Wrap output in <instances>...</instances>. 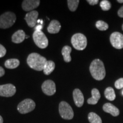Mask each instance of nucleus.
<instances>
[{"mask_svg":"<svg viewBox=\"0 0 123 123\" xmlns=\"http://www.w3.org/2000/svg\"><path fill=\"white\" fill-rule=\"evenodd\" d=\"M4 122V120H3V118L2 117V116L0 115V123H3Z\"/></svg>","mask_w":123,"mask_h":123,"instance_id":"nucleus-32","label":"nucleus"},{"mask_svg":"<svg viewBox=\"0 0 123 123\" xmlns=\"http://www.w3.org/2000/svg\"><path fill=\"white\" fill-rule=\"evenodd\" d=\"M39 4V0H24L22 4V7L25 11L31 12L38 7Z\"/></svg>","mask_w":123,"mask_h":123,"instance_id":"nucleus-12","label":"nucleus"},{"mask_svg":"<svg viewBox=\"0 0 123 123\" xmlns=\"http://www.w3.org/2000/svg\"><path fill=\"white\" fill-rule=\"evenodd\" d=\"M110 42L112 46L116 49L123 48V35L119 32H114L111 35Z\"/></svg>","mask_w":123,"mask_h":123,"instance_id":"nucleus-8","label":"nucleus"},{"mask_svg":"<svg viewBox=\"0 0 123 123\" xmlns=\"http://www.w3.org/2000/svg\"><path fill=\"white\" fill-rule=\"evenodd\" d=\"M16 92V88L13 84H6L0 85V96L3 97H11Z\"/></svg>","mask_w":123,"mask_h":123,"instance_id":"nucleus-10","label":"nucleus"},{"mask_svg":"<svg viewBox=\"0 0 123 123\" xmlns=\"http://www.w3.org/2000/svg\"><path fill=\"white\" fill-rule=\"evenodd\" d=\"M115 86L117 89H121L123 88V78H120L115 81Z\"/></svg>","mask_w":123,"mask_h":123,"instance_id":"nucleus-26","label":"nucleus"},{"mask_svg":"<svg viewBox=\"0 0 123 123\" xmlns=\"http://www.w3.org/2000/svg\"><path fill=\"white\" fill-rule=\"evenodd\" d=\"M61 28V25L59 21L57 20H53L51 21L47 27V31L50 34H56L59 33Z\"/></svg>","mask_w":123,"mask_h":123,"instance_id":"nucleus-16","label":"nucleus"},{"mask_svg":"<svg viewBox=\"0 0 123 123\" xmlns=\"http://www.w3.org/2000/svg\"><path fill=\"white\" fill-rule=\"evenodd\" d=\"M91 94L92 97L87 100V103L89 104L95 105L98 103L99 99H100V92L98 89L93 88L91 91Z\"/></svg>","mask_w":123,"mask_h":123,"instance_id":"nucleus-17","label":"nucleus"},{"mask_svg":"<svg viewBox=\"0 0 123 123\" xmlns=\"http://www.w3.org/2000/svg\"><path fill=\"white\" fill-rule=\"evenodd\" d=\"M40 24H41V25H42V24H43V21H42V19H41V23H40Z\"/></svg>","mask_w":123,"mask_h":123,"instance_id":"nucleus-34","label":"nucleus"},{"mask_svg":"<svg viewBox=\"0 0 123 123\" xmlns=\"http://www.w3.org/2000/svg\"><path fill=\"white\" fill-rule=\"evenodd\" d=\"M35 103L30 99H25L18 105L17 110L21 114H26L31 112L35 109Z\"/></svg>","mask_w":123,"mask_h":123,"instance_id":"nucleus-7","label":"nucleus"},{"mask_svg":"<svg viewBox=\"0 0 123 123\" xmlns=\"http://www.w3.org/2000/svg\"><path fill=\"white\" fill-rule=\"evenodd\" d=\"M90 71L92 76L97 80H101L105 76V69L104 63L101 60H93L90 64Z\"/></svg>","mask_w":123,"mask_h":123,"instance_id":"nucleus-1","label":"nucleus"},{"mask_svg":"<svg viewBox=\"0 0 123 123\" xmlns=\"http://www.w3.org/2000/svg\"><path fill=\"white\" fill-rule=\"evenodd\" d=\"M117 2L119 3H123V0H117Z\"/></svg>","mask_w":123,"mask_h":123,"instance_id":"nucleus-33","label":"nucleus"},{"mask_svg":"<svg viewBox=\"0 0 123 123\" xmlns=\"http://www.w3.org/2000/svg\"><path fill=\"white\" fill-rule=\"evenodd\" d=\"M29 37V36H26V38H28Z\"/></svg>","mask_w":123,"mask_h":123,"instance_id":"nucleus-35","label":"nucleus"},{"mask_svg":"<svg viewBox=\"0 0 123 123\" xmlns=\"http://www.w3.org/2000/svg\"><path fill=\"white\" fill-rule=\"evenodd\" d=\"M73 99L74 103L78 107H81L84 104V96L79 89L76 88L73 91Z\"/></svg>","mask_w":123,"mask_h":123,"instance_id":"nucleus-13","label":"nucleus"},{"mask_svg":"<svg viewBox=\"0 0 123 123\" xmlns=\"http://www.w3.org/2000/svg\"><path fill=\"white\" fill-rule=\"evenodd\" d=\"M71 43L77 50H83L87 45V39L85 35L81 33H76L72 37Z\"/></svg>","mask_w":123,"mask_h":123,"instance_id":"nucleus-4","label":"nucleus"},{"mask_svg":"<svg viewBox=\"0 0 123 123\" xmlns=\"http://www.w3.org/2000/svg\"><path fill=\"white\" fill-rule=\"evenodd\" d=\"M68 8L71 12H75L78 8L79 4V0H68L67 1Z\"/></svg>","mask_w":123,"mask_h":123,"instance_id":"nucleus-23","label":"nucleus"},{"mask_svg":"<svg viewBox=\"0 0 123 123\" xmlns=\"http://www.w3.org/2000/svg\"><path fill=\"white\" fill-rule=\"evenodd\" d=\"M42 90L44 94L48 96H52L54 95L56 92V86L53 80H47L43 83Z\"/></svg>","mask_w":123,"mask_h":123,"instance_id":"nucleus-9","label":"nucleus"},{"mask_svg":"<svg viewBox=\"0 0 123 123\" xmlns=\"http://www.w3.org/2000/svg\"><path fill=\"white\" fill-rule=\"evenodd\" d=\"M122 94H123V92H122Z\"/></svg>","mask_w":123,"mask_h":123,"instance_id":"nucleus-37","label":"nucleus"},{"mask_svg":"<svg viewBox=\"0 0 123 123\" xmlns=\"http://www.w3.org/2000/svg\"><path fill=\"white\" fill-rule=\"evenodd\" d=\"M33 38L35 44L39 48L45 49L48 46V39L42 31H34Z\"/></svg>","mask_w":123,"mask_h":123,"instance_id":"nucleus-6","label":"nucleus"},{"mask_svg":"<svg viewBox=\"0 0 123 123\" xmlns=\"http://www.w3.org/2000/svg\"><path fill=\"white\" fill-rule=\"evenodd\" d=\"M43 28V26L42 25H38L36 26L35 27V29L34 30L35 31H41Z\"/></svg>","mask_w":123,"mask_h":123,"instance_id":"nucleus-30","label":"nucleus"},{"mask_svg":"<svg viewBox=\"0 0 123 123\" xmlns=\"http://www.w3.org/2000/svg\"><path fill=\"white\" fill-rule=\"evenodd\" d=\"M55 67V63L52 61H47L43 68V73L45 75H50L54 70Z\"/></svg>","mask_w":123,"mask_h":123,"instance_id":"nucleus-19","label":"nucleus"},{"mask_svg":"<svg viewBox=\"0 0 123 123\" xmlns=\"http://www.w3.org/2000/svg\"><path fill=\"white\" fill-rule=\"evenodd\" d=\"M104 96L105 98L110 101H113L116 98V94L113 88L109 87L105 89L104 91Z\"/></svg>","mask_w":123,"mask_h":123,"instance_id":"nucleus-21","label":"nucleus"},{"mask_svg":"<svg viewBox=\"0 0 123 123\" xmlns=\"http://www.w3.org/2000/svg\"><path fill=\"white\" fill-rule=\"evenodd\" d=\"M16 21V15L10 12H6L0 16V28L7 29L12 27Z\"/></svg>","mask_w":123,"mask_h":123,"instance_id":"nucleus-3","label":"nucleus"},{"mask_svg":"<svg viewBox=\"0 0 123 123\" xmlns=\"http://www.w3.org/2000/svg\"><path fill=\"white\" fill-rule=\"evenodd\" d=\"M122 28H123V26H122Z\"/></svg>","mask_w":123,"mask_h":123,"instance_id":"nucleus-36","label":"nucleus"},{"mask_svg":"<svg viewBox=\"0 0 123 123\" xmlns=\"http://www.w3.org/2000/svg\"><path fill=\"white\" fill-rule=\"evenodd\" d=\"M72 49L71 47L68 46H65L63 47L62 50V54L63 56L64 61L66 62H70L71 61V57L70 54L71 53Z\"/></svg>","mask_w":123,"mask_h":123,"instance_id":"nucleus-18","label":"nucleus"},{"mask_svg":"<svg viewBox=\"0 0 123 123\" xmlns=\"http://www.w3.org/2000/svg\"><path fill=\"white\" fill-rule=\"evenodd\" d=\"M103 110L105 112L110 113L114 117L117 116L120 114V111L119 109L115 105H113V104L109 103L104 104L103 107Z\"/></svg>","mask_w":123,"mask_h":123,"instance_id":"nucleus-14","label":"nucleus"},{"mask_svg":"<svg viewBox=\"0 0 123 123\" xmlns=\"http://www.w3.org/2000/svg\"><path fill=\"white\" fill-rule=\"evenodd\" d=\"M88 119L90 123H102L100 117L94 112H90L89 113Z\"/></svg>","mask_w":123,"mask_h":123,"instance_id":"nucleus-22","label":"nucleus"},{"mask_svg":"<svg viewBox=\"0 0 123 123\" xmlns=\"http://www.w3.org/2000/svg\"><path fill=\"white\" fill-rule=\"evenodd\" d=\"M47 61L45 58L35 53L30 54L27 58V63L29 67L33 70L39 71L43 70Z\"/></svg>","mask_w":123,"mask_h":123,"instance_id":"nucleus-2","label":"nucleus"},{"mask_svg":"<svg viewBox=\"0 0 123 123\" xmlns=\"http://www.w3.org/2000/svg\"><path fill=\"white\" fill-rule=\"evenodd\" d=\"M6 50L4 46L0 44V58H2L6 55Z\"/></svg>","mask_w":123,"mask_h":123,"instance_id":"nucleus-27","label":"nucleus"},{"mask_svg":"<svg viewBox=\"0 0 123 123\" xmlns=\"http://www.w3.org/2000/svg\"><path fill=\"white\" fill-rule=\"evenodd\" d=\"M101 9L104 11H108L111 8V4L109 1L107 0H103L101 1L100 4Z\"/></svg>","mask_w":123,"mask_h":123,"instance_id":"nucleus-25","label":"nucleus"},{"mask_svg":"<svg viewBox=\"0 0 123 123\" xmlns=\"http://www.w3.org/2000/svg\"><path fill=\"white\" fill-rule=\"evenodd\" d=\"M19 63V61L17 59H9L5 62V66L7 68L14 69L18 67Z\"/></svg>","mask_w":123,"mask_h":123,"instance_id":"nucleus-20","label":"nucleus"},{"mask_svg":"<svg viewBox=\"0 0 123 123\" xmlns=\"http://www.w3.org/2000/svg\"><path fill=\"white\" fill-rule=\"evenodd\" d=\"M38 17V12L35 10L27 13L25 15V19L27 22L29 27H34L37 22V18Z\"/></svg>","mask_w":123,"mask_h":123,"instance_id":"nucleus-11","label":"nucleus"},{"mask_svg":"<svg viewBox=\"0 0 123 123\" xmlns=\"http://www.w3.org/2000/svg\"><path fill=\"white\" fill-rule=\"evenodd\" d=\"M59 114L63 119L71 120L73 119L74 111L70 104L66 101H61L59 105Z\"/></svg>","mask_w":123,"mask_h":123,"instance_id":"nucleus-5","label":"nucleus"},{"mask_svg":"<svg viewBox=\"0 0 123 123\" xmlns=\"http://www.w3.org/2000/svg\"><path fill=\"white\" fill-rule=\"evenodd\" d=\"M87 1L91 5H95L98 4V2H99L98 0H87Z\"/></svg>","mask_w":123,"mask_h":123,"instance_id":"nucleus-28","label":"nucleus"},{"mask_svg":"<svg viewBox=\"0 0 123 123\" xmlns=\"http://www.w3.org/2000/svg\"><path fill=\"white\" fill-rule=\"evenodd\" d=\"M117 14L120 17L123 18V6H121L120 8L119 9V10L117 12Z\"/></svg>","mask_w":123,"mask_h":123,"instance_id":"nucleus-29","label":"nucleus"},{"mask_svg":"<svg viewBox=\"0 0 123 123\" xmlns=\"http://www.w3.org/2000/svg\"><path fill=\"white\" fill-rule=\"evenodd\" d=\"M5 75V70L2 67L0 66V77H2Z\"/></svg>","mask_w":123,"mask_h":123,"instance_id":"nucleus-31","label":"nucleus"},{"mask_svg":"<svg viewBox=\"0 0 123 123\" xmlns=\"http://www.w3.org/2000/svg\"><path fill=\"white\" fill-rule=\"evenodd\" d=\"M97 28L100 31H105L108 29V25L103 21H98L96 23Z\"/></svg>","mask_w":123,"mask_h":123,"instance_id":"nucleus-24","label":"nucleus"},{"mask_svg":"<svg viewBox=\"0 0 123 123\" xmlns=\"http://www.w3.org/2000/svg\"><path fill=\"white\" fill-rule=\"evenodd\" d=\"M26 38V34L24 31L19 30L17 31L14 34L12 35V41L15 43H20L22 42Z\"/></svg>","mask_w":123,"mask_h":123,"instance_id":"nucleus-15","label":"nucleus"}]
</instances>
